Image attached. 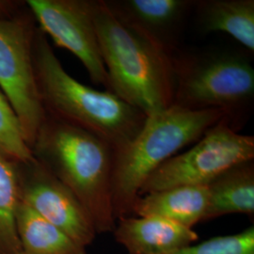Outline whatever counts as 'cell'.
Masks as SVG:
<instances>
[{
  "label": "cell",
  "mask_w": 254,
  "mask_h": 254,
  "mask_svg": "<svg viewBox=\"0 0 254 254\" xmlns=\"http://www.w3.org/2000/svg\"><path fill=\"white\" fill-rule=\"evenodd\" d=\"M173 106L189 110L219 109L236 129V119L251 109L254 69L244 55L209 51L174 54Z\"/></svg>",
  "instance_id": "5b68a950"
},
{
  "label": "cell",
  "mask_w": 254,
  "mask_h": 254,
  "mask_svg": "<svg viewBox=\"0 0 254 254\" xmlns=\"http://www.w3.org/2000/svg\"><path fill=\"white\" fill-rule=\"evenodd\" d=\"M254 159V136L240 134L225 119L190 149L158 167L143 184L139 196L175 187L208 186L229 169Z\"/></svg>",
  "instance_id": "8992f818"
},
{
  "label": "cell",
  "mask_w": 254,
  "mask_h": 254,
  "mask_svg": "<svg viewBox=\"0 0 254 254\" xmlns=\"http://www.w3.org/2000/svg\"><path fill=\"white\" fill-rule=\"evenodd\" d=\"M93 0H28L39 28L55 45L74 55L91 81L110 91L93 20Z\"/></svg>",
  "instance_id": "ba28073f"
},
{
  "label": "cell",
  "mask_w": 254,
  "mask_h": 254,
  "mask_svg": "<svg viewBox=\"0 0 254 254\" xmlns=\"http://www.w3.org/2000/svg\"><path fill=\"white\" fill-rule=\"evenodd\" d=\"M20 195L38 215L86 248L97 232L80 201L46 167L34 157L19 164Z\"/></svg>",
  "instance_id": "9c48e42d"
},
{
  "label": "cell",
  "mask_w": 254,
  "mask_h": 254,
  "mask_svg": "<svg viewBox=\"0 0 254 254\" xmlns=\"http://www.w3.org/2000/svg\"><path fill=\"white\" fill-rule=\"evenodd\" d=\"M27 254L26 253H24L23 251L22 252H19V253H15V254Z\"/></svg>",
  "instance_id": "ffe728a7"
},
{
  "label": "cell",
  "mask_w": 254,
  "mask_h": 254,
  "mask_svg": "<svg viewBox=\"0 0 254 254\" xmlns=\"http://www.w3.org/2000/svg\"><path fill=\"white\" fill-rule=\"evenodd\" d=\"M31 151L73 192L97 234L113 232L117 220L111 196V146L80 127L46 114Z\"/></svg>",
  "instance_id": "7a4b0ae2"
},
{
  "label": "cell",
  "mask_w": 254,
  "mask_h": 254,
  "mask_svg": "<svg viewBox=\"0 0 254 254\" xmlns=\"http://www.w3.org/2000/svg\"><path fill=\"white\" fill-rule=\"evenodd\" d=\"M19 164L0 154V254L22 252L15 224L21 200Z\"/></svg>",
  "instance_id": "2e32d148"
},
{
  "label": "cell",
  "mask_w": 254,
  "mask_h": 254,
  "mask_svg": "<svg viewBox=\"0 0 254 254\" xmlns=\"http://www.w3.org/2000/svg\"><path fill=\"white\" fill-rule=\"evenodd\" d=\"M208 186H183L140 195L132 216L165 218L192 228L203 221L208 203Z\"/></svg>",
  "instance_id": "7c38bea8"
},
{
  "label": "cell",
  "mask_w": 254,
  "mask_h": 254,
  "mask_svg": "<svg viewBox=\"0 0 254 254\" xmlns=\"http://www.w3.org/2000/svg\"><path fill=\"white\" fill-rule=\"evenodd\" d=\"M225 119L227 114L219 109L189 110L173 105L148 116L138 134L113 154L111 196L116 220L132 216L143 184L158 167Z\"/></svg>",
  "instance_id": "3957f363"
},
{
  "label": "cell",
  "mask_w": 254,
  "mask_h": 254,
  "mask_svg": "<svg viewBox=\"0 0 254 254\" xmlns=\"http://www.w3.org/2000/svg\"><path fill=\"white\" fill-rule=\"evenodd\" d=\"M193 10L203 33L224 32L254 52V0H195Z\"/></svg>",
  "instance_id": "4fadbf2b"
},
{
  "label": "cell",
  "mask_w": 254,
  "mask_h": 254,
  "mask_svg": "<svg viewBox=\"0 0 254 254\" xmlns=\"http://www.w3.org/2000/svg\"><path fill=\"white\" fill-rule=\"evenodd\" d=\"M0 154L16 163L33 159L27 145L18 117L9 99L0 89Z\"/></svg>",
  "instance_id": "e0dca14e"
},
{
  "label": "cell",
  "mask_w": 254,
  "mask_h": 254,
  "mask_svg": "<svg viewBox=\"0 0 254 254\" xmlns=\"http://www.w3.org/2000/svg\"><path fill=\"white\" fill-rule=\"evenodd\" d=\"M113 234L128 254H169L199 239L192 228L156 217L118 218Z\"/></svg>",
  "instance_id": "8fae6325"
},
{
  "label": "cell",
  "mask_w": 254,
  "mask_h": 254,
  "mask_svg": "<svg viewBox=\"0 0 254 254\" xmlns=\"http://www.w3.org/2000/svg\"><path fill=\"white\" fill-rule=\"evenodd\" d=\"M111 13L156 50L176 54L195 0H104Z\"/></svg>",
  "instance_id": "30bf717a"
},
{
  "label": "cell",
  "mask_w": 254,
  "mask_h": 254,
  "mask_svg": "<svg viewBox=\"0 0 254 254\" xmlns=\"http://www.w3.org/2000/svg\"><path fill=\"white\" fill-rule=\"evenodd\" d=\"M203 221L231 214H254V160L238 164L208 185Z\"/></svg>",
  "instance_id": "5bb4252c"
},
{
  "label": "cell",
  "mask_w": 254,
  "mask_h": 254,
  "mask_svg": "<svg viewBox=\"0 0 254 254\" xmlns=\"http://www.w3.org/2000/svg\"><path fill=\"white\" fill-rule=\"evenodd\" d=\"M93 20L110 92L151 116L173 105L172 58L124 26L104 0H93Z\"/></svg>",
  "instance_id": "277c9868"
},
{
  "label": "cell",
  "mask_w": 254,
  "mask_h": 254,
  "mask_svg": "<svg viewBox=\"0 0 254 254\" xmlns=\"http://www.w3.org/2000/svg\"><path fill=\"white\" fill-rule=\"evenodd\" d=\"M33 64L46 114L100 137L114 151L127 145L144 126L147 116L140 110L116 94L86 86L67 73L39 27Z\"/></svg>",
  "instance_id": "6da1fadb"
},
{
  "label": "cell",
  "mask_w": 254,
  "mask_h": 254,
  "mask_svg": "<svg viewBox=\"0 0 254 254\" xmlns=\"http://www.w3.org/2000/svg\"><path fill=\"white\" fill-rule=\"evenodd\" d=\"M26 5V2L24 4L21 1H0V19L12 18L18 15L26 9H23Z\"/></svg>",
  "instance_id": "d6986e66"
},
{
  "label": "cell",
  "mask_w": 254,
  "mask_h": 254,
  "mask_svg": "<svg viewBox=\"0 0 254 254\" xmlns=\"http://www.w3.org/2000/svg\"><path fill=\"white\" fill-rule=\"evenodd\" d=\"M15 224L22 251L27 254H87L61 229L38 215L23 200L15 213Z\"/></svg>",
  "instance_id": "9a60e30c"
},
{
  "label": "cell",
  "mask_w": 254,
  "mask_h": 254,
  "mask_svg": "<svg viewBox=\"0 0 254 254\" xmlns=\"http://www.w3.org/2000/svg\"><path fill=\"white\" fill-rule=\"evenodd\" d=\"M166 254H254V227L231 236H217Z\"/></svg>",
  "instance_id": "ac0fdd59"
},
{
  "label": "cell",
  "mask_w": 254,
  "mask_h": 254,
  "mask_svg": "<svg viewBox=\"0 0 254 254\" xmlns=\"http://www.w3.org/2000/svg\"><path fill=\"white\" fill-rule=\"evenodd\" d=\"M37 29L28 8L12 18L0 19V89L14 109L30 149L46 115L33 64Z\"/></svg>",
  "instance_id": "52a82bcc"
}]
</instances>
